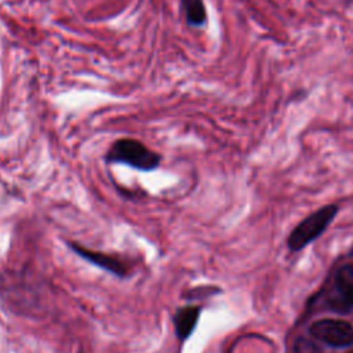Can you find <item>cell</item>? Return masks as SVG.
I'll return each mask as SVG.
<instances>
[{
	"label": "cell",
	"instance_id": "1",
	"mask_svg": "<svg viewBox=\"0 0 353 353\" xmlns=\"http://www.w3.org/2000/svg\"><path fill=\"white\" fill-rule=\"evenodd\" d=\"M106 163L125 164L138 171H153L161 163V156L138 139L120 138L105 154Z\"/></svg>",
	"mask_w": 353,
	"mask_h": 353
},
{
	"label": "cell",
	"instance_id": "2",
	"mask_svg": "<svg viewBox=\"0 0 353 353\" xmlns=\"http://www.w3.org/2000/svg\"><path fill=\"white\" fill-rule=\"evenodd\" d=\"M336 205H325L303 219L290 234L288 247L292 251L302 250L306 244L319 237L336 215Z\"/></svg>",
	"mask_w": 353,
	"mask_h": 353
},
{
	"label": "cell",
	"instance_id": "3",
	"mask_svg": "<svg viewBox=\"0 0 353 353\" xmlns=\"http://www.w3.org/2000/svg\"><path fill=\"white\" fill-rule=\"evenodd\" d=\"M310 334L319 341L334 346L346 347L353 345V325L343 320L323 319L310 325Z\"/></svg>",
	"mask_w": 353,
	"mask_h": 353
},
{
	"label": "cell",
	"instance_id": "4",
	"mask_svg": "<svg viewBox=\"0 0 353 353\" xmlns=\"http://www.w3.org/2000/svg\"><path fill=\"white\" fill-rule=\"evenodd\" d=\"M69 248L77 254L80 258H83L84 261L92 263L94 266L106 270L109 273H112L113 276H117L120 279H125L130 276L131 268L128 265V262H125L123 258L117 256V255H110V254H105V252H99V251H92L84 245L76 244V243H70L68 241Z\"/></svg>",
	"mask_w": 353,
	"mask_h": 353
},
{
	"label": "cell",
	"instance_id": "5",
	"mask_svg": "<svg viewBox=\"0 0 353 353\" xmlns=\"http://www.w3.org/2000/svg\"><path fill=\"white\" fill-rule=\"evenodd\" d=\"M199 317H200V307L193 305L179 307L174 313L172 324H174L175 335L181 342L186 341L192 335V332L197 325Z\"/></svg>",
	"mask_w": 353,
	"mask_h": 353
},
{
	"label": "cell",
	"instance_id": "6",
	"mask_svg": "<svg viewBox=\"0 0 353 353\" xmlns=\"http://www.w3.org/2000/svg\"><path fill=\"white\" fill-rule=\"evenodd\" d=\"M335 288L342 309L353 307V265L342 266L335 274Z\"/></svg>",
	"mask_w": 353,
	"mask_h": 353
},
{
	"label": "cell",
	"instance_id": "7",
	"mask_svg": "<svg viewBox=\"0 0 353 353\" xmlns=\"http://www.w3.org/2000/svg\"><path fill=\"white\" fill-rule=\"evenodd\" d=\"M181 8L190 28H203L207 23V10L203 0H181Z\"/></svg>",
	"mask_w": 353,
	"mask_h": 353
}]
</instances>
